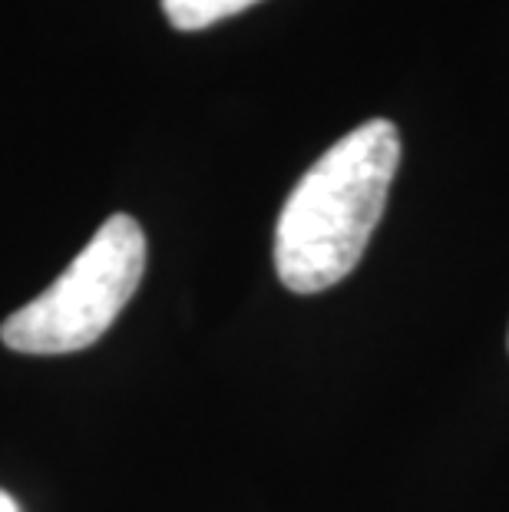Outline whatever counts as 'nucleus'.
<instances>
[{"label":"nucleus","mask_w":509,"mask_h":512,"mask_svg":"<svg viewBox=\"0 0 509 512\" xmlns=\"http://www.w3.org/2000/svg\"><path fill=\"white\" fill-rule=\"evenodd\" d=\"M0 512H20L17 503H14V496H7L4 489H0Z\"/></svg>","instance_id":"20e7f679"},{"label":"nucleus","mask_w":509,"mask_h":512,"mask_svg":"<svg viewBox=\"0 0 509 512\" xmlns=\"http://www.w3.org/2000/svg\"><path fill=\"white\" fill-rule=\"evenodd\" d=\"M146 271V235L133 215L106 219L53 285L14 311L0 341L20 354H73L110 331Z\"/></svg>","instance_id":"f03ea898"},{"label":"nucleus","mask_w":509,"mask_h":512,"mask_svg":"<svg viewBox=\"0 0 509 512\" xmlns=\"http://www.w3.org/2000/svg\"><path fill=\"white\" fill-rule=\"evenodd\" d=\"M258 0H162V10H166V20L182 34H192V30H205L212 24H219L225 17H235L248 10Z\"/></svg>","instance_id":"7ed1b4c3"},{"label":"nucleus","mask_w":509,"mask_h":512,"mask_svg":"<svg viewBox=\"0 0 509 512\" xmlns=\"http://www.w3.org/2000/svg\"><path fill=\"white\" fill-rule=\"evenodd\" d=\"M400 166V133L371 119L341 136L291 189L275 228V268L295 294L334 288L357 268Z\"/></svg>","instance_id":"f257e3e1"}]
</instances>
